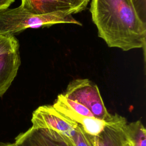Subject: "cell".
<instances>
[{"label":"cell","mask_w":146,"mask_h":146,"mask_svg":"<svg viewBox=\"0 0 146 146\" xmlns=\"http://www.w3.org/2000/svg\"><path fill=\"white\" fill-rule=\"evenodd\" d=\"M90 11L98 36L108 47L124 51L142 48L145 53L146 24L132 0H92Z\"/></svg>","instance_id":"obj_1"},{"label":"cell","mask_w":146,"mask_h":146,"mask_svg":"<svg viewBox=\"0 0 146 146\" xmlns=\"http://www.w3.org/2000/svg\"><path fill=\"white\" fill-rule=\"evenodd\" d=\"M70 23L82 26L72 15L55 13L46 15L33 14L21 6L0 10V32L11 35L28 28L49 27L56 24Z\"/></svg>","instance_id":"obj_2"},{"label":"cell","mask_w":146,"mask_h":146,"mask_svg":"<svg viewBox=\"0 0 146 146\" xmlns=\"http://www.w3.org/2000/svg\"><path fill=\"white\" fill-rule=\"evenodd\" d=\"M63 95L85 106L96 118L107 119L112 116L108 112L97 85L88 79L72 80Z\"/></svg>","instance_id":"obj_3"},{"label":"cell","mask_w":146,"mask_h":146,"mask_svg":"<svg viewBox=\"0 0 146 146\" xmlns=\"http://www.w3.org/2000/svg\"><path fill=\"white\" fill-rule=\"evenodd\" d=\"M31 121L33 128L56 132L74 143L73 136L78 124L70 121L52 105L38 107L33 112Z\"/></svg>","instance_id":"obj_4"},{"label":"cell","mask_w":146,"mask_h":146,"mask_svg":"<svg viewBox=\"0 0 146 146\" xmlns=\"http://www.w3.org/2000/svg\"><path fill=\"white\" fill-rule=\"evenodd\" d=\"M90 0H21V6L36 15H72L84 10Z\"/></svg>","instance_id":"obj_5"},{"label":"cell","mask_w":146,"mask_h":146,"mask_svg":"<svg viewBox=\"0 0 146 146\" xmlns=\"http://www.w3.org/2000/svg\"><path fill=\"white\" fill-rule=\"evenodd\" d=\"M17 146H75L74 143L56 132L31 127L15 139Z\"/></svg>","instance_id":"obj_6"},{"label":"cell","mask_w":146,"mask_h":146,"mask_svg":"<svg viewBox=\"0 0 146 146\" xmlns=\"http://www.w3.org/2000/svg\"><path fill=\"white\" fill-rule=\"evenodd\" d=\"M21 64L19 51L0 56V97L10 87Z\"/></svg>","instance_id":"obj_7"},{"label":"cell","mask_w":146,"mask_h":146,"mask_svg":"<svg viewBox=\"0 0 146 146\" xmlns=\"http://www.w3.org/2000/svg\"><path fill=\"white\" fill-rule=\"evenodd\" d=\"M127 122L105 127L98 135L91 136L93 146H123L128 140L125 127Z\"/></svg>","instance_id":"obj_8"},{"label":"cell","mask_w":146,"mask_h":146,"mask_svg":"<svg viewBox=\"0 0 146 146\" xmlns=\"http://www.w3.org/2000/svg\"><path fill=\"white\" fill-rule=\"evenodd\" d=\"M125 131L128 140L133 146H146V131L141 121L127 123Z\"/></svg>","instance_id":"obj_9"},{"label":"cell","mask_w":146,"mask_h":146,"mask_svg":"<svg viewBox=\"0 0 146 146\" xmlns=\"http://www.w3.org/2000/svg\"><path fill=\"white\" fill-rule=\"evenodd\" d=\"M19 42L14 35L0 32V56L19 51Z\"/></svg>","instance_id":"obj_10"},{"label":"cell","mask_w":146,"mask_h":146,"mask_svg":"<svg viewBox=\"0 0 146 146\" xmlns=\"http://www.w3.org/2000/svg\"><path fill=\"white\" fill-rule=\"evenodd\" d=\"M73 140L75 146H93L91 140V136L86 133L78 124L75 129Z\"/></svg>","instance_id":"obj_11"},{"label":"cell","mask_w":146,"mask_h":146,"mask_svg":"<svg viewBox=\"0 0 146 146\" xmlns=\"http://www.w3.org/2000/svg\"><path fill=\"white\" fill-rule=\"evenodd\" d=\"M141 20L146 24V0H132Z\"/></svg>","instance_id":"obj_12"},{"label":"cell","mask_w":146,"mask_h":146,"mask_svg":"<svg viewBox=\"0 0 146 146\" xmlns=\"http://www.w3.org/2000/svg\"><path fill=\"white\" fill-rule=\"evenodd\" d=\"M14 0H0V10L7 9Z\"/></svg>","instance_id":"obj_13"},{"label":"cell","mask_w":146,"mask_h":146,"mask_svg":"<svg viewBox=\"0 0 146 146\" xmlns=\"http://www.w3.org/2000/svg\"><path fill=\"white\" fill-rule=\"evenodd\" d=\"M0 146H17L15 143H0Z\"/></svg>","instance_id":"obj_14"},{"label":"cell","mask_w":146,"mask_h":146,"mask_svg":"<svg viewBox=\"0 0 146 146\" xmlns=\"http://www.w3.org/2000/svg\"><path fill=\"white\" fill-rule=\"evenodd\" d=\"M123 146H133V145H132V143H131L128 140H127L124 143V144L123 145Z\"/></svg>","instance_id":"obj_15"}]
</instances>
